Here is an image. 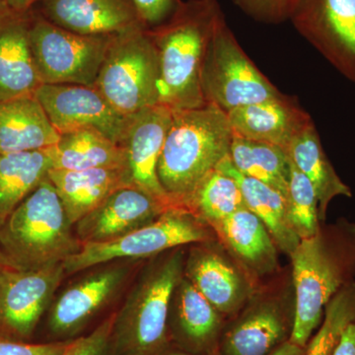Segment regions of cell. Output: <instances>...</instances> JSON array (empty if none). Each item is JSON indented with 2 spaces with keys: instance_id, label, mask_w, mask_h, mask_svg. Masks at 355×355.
Instances as JSON below:
<instances>
[{
  "instance_id": "ac0fdd59",
  "label": "cell",
  "mask_w": 355,
  "mask_h": 355,
  "mask_svg": "<svg viewBox=\"0 0 355 355\" xmlns=\"http://www.w3.org/2000/svg\"><path fill=\"white\" fill-rule=\"evenodd\" d=\"M31 10L0 20V101L34 95L42 85L30 42Z\"/></svg>"
},
{
  "instance_id": "e0dca14e",
  "label": "cell",
  "mask_w": 355,
  "mask_h": 355,
  "mask_svg": "<svg viewBox=\"0 0 355 355\" xmlns=\"http://www.w3.org/2000/svg\"><path fill=\"white\" fill-rule=\"evenodd\" d=\"M226 114L234 135L279 146L286 153L293 139L313 123L298 102L286 95Z\"/></svg>"
},
{
  "instance_id": "d4e9b609",
  "label": "cell",
  "mask_w": 355,
  "mask_h": 355,
  "mask_svg": "<svg viewBox=\"0 0 355 355\" xmlns=\"http://www.w3.org/2000/svg\"><path fill=\"white\" fill-rule=\"evenodd\" d=\"M217 169L237 182L246 209L263 222L275 245L291 256L300 239L294 232L287 216L286 197L263 182L237 171L229 156L222 161Z\"/></svg>"
},
{
  "instance_id": "9c48e42d",
  "label": "cell",
  "mask_w": 355,
  "mask_h": 355,
  "mask_svg": "<svg viewBox=\"0 0 355 355\" xmlns=\"http://www.w3.org/2000/svg\"><path fill=\"white\" fill-rule=\"evenodd\" d=\"M113 37L77 34L31 11L30 42L43 84L93 87Z\"/></svg>"
},
{
  "instance_id": "74e56055",
  "label": "cell",
  "mask_w": 355,
  "mask_h": 355,
  "mask_svg": "<svg viewBox=\"0 0 355 355\" xmlns=\"http://www.w3.org/2000/svg\"><path fill=\"white\" fill-rule=\"evenodd\" d=\"M305 350L306 347L295 345V343L288 340L268 355H304Z\"/></svg>"
},
{
  "instance_id": "9a60e30c",
  "label": "cell",
  "mask_w": 355,
  "mask_h": 355,
  "mask_svg": "<svg viewBox=\"0 0 355 355\" xmlns=\"http://www.w3.org/2000/svg\"><path fill=\"white\" fill-rule=\"evenodd\" d=\"M128 270L111 265L93 270L67 287L51 306L49 327L58 336L73 335L101 310L123 286Z\"/></svg>"
},
{
  "instance_id": "5b68a950",
  "label": "cell",
  "mask_w": 355,
  "mask_h": 355,
  "mask_svg": "<svg viewBox=\"0 0 355 355\" xmlns=\"http://www.w3.org/2000/svg\"><path fill=\"white\" fill-rule=\"evenodd\" d=\"M184 270L183 251L178 250L144 272L116 315L111 338L114 354H164L172 299Z\"/></svg>"
},
{
  "instance_id": "8992f818",
  "label": "cell",
  "mask_w": 355,
  "mask_h": 355,
  "mask_svg": "<svg viewBox=\"0 0 355 355\" xmlns=\"http://www.w3.org/2000/svg\"><path fill=\"white\" fill-rule=\"evenodd\" d=\"M160 62L146 26L114 35L93 87L125 116L159 104Z\"/></svg>"
},
{
  "instance_id": "52a82bcc",
  "label": "cell",
  "mask_w": 355,
  "mask_h": 355,
  "mask_svg": "<svg viewBox=\"0 0 355 355\" xmlns=\"http://www.w3.org/2000/svg\"><path fill=\"white\" fill-rule=\"evenodd\" d=\"M200 83L205 104L216 105L225 113L284 95L250 60L225 19L207 48Z\"/></svg>"
},
{
  "instance_id": "b9f144b4",
  "label": "cell",
  "mask_w": 355,
  "mask_h": 355,
  "mask_svg": "<svg viewBox=\"0 0 355 355\" xmlns=\"http://www.w3.org/2000/svg\"><path fill=\"white\" fill-rule=\"evenodd\" d=\"M162 355H193V354H187V352H168V354H166L164 352V354H163Z\"/></svg>"
},
{
  "instance_id": "7402d4cb",
  "label": "cell",
  "mask_w": 355,
  "mask_h": 355,
  "mask_svg": "<svg viewBox=\"0 0 355 355\" xmlns=\"http://www.w3.org/2000/svg\"><path fill=\"white\" fill-rule=\"evenodd\" d=\"M48 178L55 187L72 226L101 205L114 191L130 186L125 170L114 168L81 171L51 169Z\"/></svg>"
},
{
  "instance_id": "83f0119b",
  "label": "cell",
  "mask_w": 355,
  "mask_h": 355,
  "mask_svg": "<svg viewBox=\"0 0 355 355\" xmlns=\"http://www.w3.org/2000/svg\"><path fill=\"white\" fill-rule=\"evenodd\" d=\"M51 168L48 149L0 154V226L48 177Z\"/></svg>"
},
{
  "instance_id": "8d00e7d4",
  "label": "cell",
  "mask_w": 355,
  "mask_h": 355,
  "mask_svg": "<svg viewBox=\"0 0 355 355\" xmlns=\"http://www.w3.org/2000/svg\"><path fill=\"white\" fill-rule=\"evenodd\" d=\"M333 355H355V323L343 331Z\"/></svg>"
},
{
  "instance_id": "30bf717a",
  "label": "cell",
  "mask_w": 355,
  "mask_h": 355,
  "mask_svg": "<svg viewBox=\"0 0 355 355\" xmlns=\"http://www.w3.org/2000/svg\"><path fill=\"white\" fill-rule=\"evenodd\" d=\"M64 275V261L0 272V336L30 338Z\"/></svg>"
},
{
  "instance_id": "3957f363",
  "label": "cell",
  "mask_w": 355,
  "mask_h": 355,
  "mask_svg": "<svg viewBox=\"0 0 355 355\" xmlns=\"http://www.w3.org/2000/svg\"><path fill=\"white\" fill-rule=\"evenodd\" d=\"M233 135L227 114L216 105L173 111L157 174L175 205L184 207L198 184L228 157Z\"/></svg>"
},
{
  "instance_id": "d6986e66",
  "label": "cell",
  "mask_w": 355,
  "mask_h": 355,
  "mask_svg": "<svg viewBox=\"0 0 355 355\" xmlns=\"http://www.w3.org/2000/svg\"><path fill=\"white\" fill-rule=\"evenodd\" d=\"M293 319L277 302L247 310L221 336L220 355H268L291 338Z\"/></svg>"
},
{
  "instance_id": "7a4b0ae2",
  "label": "cell",
  "mask_w": 355,
  "mask_h": 355,
  "mask_svg": "<svg viewBox=\"0 0 355 355\" xmlns=\"http://www.w3.org/2000/svg\"><path fill=\"white\" fill-rule=\"evenodd\" d=\"M295 310L289 340L306 347L324 308L355 277V223L338 220L300 240L291 254Z\"/></svg>"
},
{
  "instance_id": "cb8c5ba5",
  "label": "cell",
  "mask_w": 355,
  "mask_h": 355,
  "mask_svg": "<svg viewBox=\"0 0 355 355\" xmlns=\"http://www.w3.org/2000/svg\"><path fill=\"white\" fill-rule=\"evenodd\" d=\"M286 153L312 184L319 202L321 222L326 220L327 210L334 198L352 197V189L343 183L327 157L314 121L293 139Z\"/></svg>"
},
{
  "instance_id": "1f68e13d",
  "label": "cell",
  "mask_w": 355,
  "mask_h": 355,
  "mask_svg": "<svg viewBox=\"0 0 355 355\" xmlns=\"http://www.w3.org/2000/svg\"><path fill=\"white\" fill-rule=\"evenodd\" d=\"M286 202L287 216L299 239L313 237L319 233L322 222L316 193L307 177L299 171L291 160Z\"/></svg>"
},
{
  "instance_id": "5bb4252c",
  "label": "cell",
  "mask_w": 355,
  "mask_h": 355,
  "mask_svg": "<svg viewBox=\"0 0 355 355\" xmlns=\"http://www.w3.org/2000/svg\"><path fill=\"white\" fill-rule=\"evenodd\" d=\"M168 209L135 187H121L77 222L76 236L83 244L111 241L155 221Z\"/></svg>"
},
{
  "instance_id": "ab89813d",
  "label": "cell",
  "mask_w": 355,
  "mask_h": 355,
  "mask_svg": "<svg viewBox=\"0 0 355 355\" xmlns=\"http://www.w3.org/2000/svg\"><path fill=\"white\" fill-rule=\"evenodd\" d=\"M12 13L9 6V0H0V20Z\"/></svg>"
},
{
  "instance_id": "6da1fadb",
  "label": "cell",
  "mask_w": 355,
  "mask_h": 355,
  "mask_svg": "<svg viewBox=\"0 0 355 355\" xmlns=\"http://www.w3.org/2000/svg\"><path fill=\"white\" fill-rule=\"evenodd\" d=\"M224 19L217 0H187L165 23L147 28L160 62L159 104L173 111L205 105L200 83L203 60Z\"/></svg>"
},
{
  "instance_id": "484cf974",
  "label": "cell",
  "mask_w": 355,
  "mask_h": 355,
  "mask_svg": "<svg viewBox=\"0 0 355 355\" xmlns=\"http://www.w3.org/2000/svg\"><path fill=\"white\" fill-rule=\"evenodd\" d=\"M214 228L250 270L265 275L277 268L275 243L263 222L249 209L238 210Z\"/></svg>"
},
{
  "instance_id": "e575fe53",
  "label": "cell",
  "mask_w": 355,
  "mask_h": 355,
  "mask_svg": "<svg viewBox=\"0 0 355 355\" xmlns=\"http://www.w3.org/2000/svg\"><path fill=\"white\" fill-rule=\"evenodd\" d=\"M132 2L142 24L150 29L171 18L182 0H132Z\"/></svg>"
},
{
  "instance_id": "d6a6232c",
  "label": "cell",
  "mask_w": 355,
  "mask_h": 355,
  "mask_svg": "<svg viewBox=\"0 0 355 355\" xmlns=\"http://www.w3.org/2000/svg\"><path fill=\"white\" fill-rule=\"evenodd\" d=\"M235 6L258 22L280 24L291 20L299 0H232Z\"/></svg>"
},
{
  "instance_id": "7c38bea8",
  "label": "cell",
  "mask_w": 355,
  "mask_h": 355,
  "mask_svg": "<svg viewBox=\"0 0 355 355\" xmlns=\"http://www.w3.org/2000/svg\"><path fill=\"white\" fill-rule=\"evenodd\" d=\"M34 95L60 135L93 128L120 146L128 116L119 113L95 87L42 84Z\"/></svg>"
},
{
  "instance_id": "4dcf8cb0",
  "label": "cell",
  "mask_w": 355,
  "mask_h": 355,
  "mask_svg": "<svg viewBox=\"0 0 355 355\" xmlns=\"http://www.w3.org/2000/svg\"><path fill=\"white\" fill-rule=\"evenodd\" d=\"M355 323V282L338 291L324 308L316 335L306 345L304 355H333L343 331Z\"/></svg>"
},
{
  "instance_id": "ffe728a7",
  "label": "cell",
  "mask_w": 355,
  "mask_h": 355,
  "mask_svg": "<svg viewBox=\"0 0 355 355\" xmlns=\"http://www.w3.org/2000/svg\"><path fill=\"white\" fill-rule=\"evenodd\" d=\"M184 275L221 314H233L249 296V286L241 272L211 250H193L184 263Z\"/></svg>"
},
{
  "instance_id": "277c9868",
  "label": "cell",
  "mask_w": 355,
  "mask_h": 355,
  "mask_svg": "<svg viewBox=\"0 0 355 355\" xmlns=\"http://www.w3.org/2000/svg\"><path fill=\"white\" fill-rule=\"evenodd\" d=\"M49 178L0 226V248L14 268L62 263L83 247Z\"/></svg>"
},
{
  "instance_id": "8fae6325",
  "label": "cell",
  "mask_w": 355,
  "mask_h": 355,
  "mask_svg": "<svg viewBox=\"0 0 355 355\" xmlns=\"http://www.w3.org/2000/svg\"><path fill=\"white\" fill-rule=\"evenodd\" d=\"M289 21L338 71L355 83V0H299Z\"/></svg>"
},
{
  "instance_id": "44dd1931",
  "label": "cell",
  "mask_w": 355,
  "mask_h": 355,
  "mask_svg": "<svg viewBox=\"0 0 355 355\" xmlns=\"http://www.w3.org/2000/svg\"><path fill=\"white\" fill-rule=\"evenodd\" d=\"M58 139L35 95L0 101V154L46 150Z\"/></svg>"
},
{
  "instance_id": "836d02e7",
  "label": "cell",
  "mask_w": 355,
  "mask_h": 355,
  "mask_svg": "<svg viewBox=\"0 0 355 355\" xmlns=\"http://www.w3.org/2000/svg\"><path fill=\"white\" fill-rule=\"evenodd\" d=\"M116 315H112L88 336L71 340L62 355H108Z\"/></svg>"
},
{
  "instance_id": "603a6c76",
  "label": "cell",
  "mask_w": 355,
  "mask_h": 355,
  "mask_svg": "<svg viewBox=\"0 0 355 355\" xmlns=\"http://www.w3.org/2000/svg\"><path fill=\"white\" fill-rule=\"evenodd\" d=\"M175 336L191 352L210 354L220 342L222 314L183 277L176 291Z\"/></svg>"
},
{
  "instance_id": "2e32d148",
  "label": "cell",
  "mask_w": 355,
  "mask_h": 355,
  "mask_svg": "<svg viewBox=\"0 0 355 355\" xmlns=\"http://www.w3.org/2000/svg\"><path fill=\"white\" fill-rule=\"evenodd\" d=\"M38 12L69 31L111 36L144 26L132 0H41Z\"/></svg>"
},
{
  "instance_id": "f35d334b",
  "label": "cell",
  "mask_w": 355,
  "mask_h": 355,
  "mask_svg": "<svg viewBox=\"0 0 355 355\" xmlns=\"http://www.w3.org/2000/svg\"><path fill=\"white\" fill-rule=\"evenodd\" d=\"M41 0H9V6L13 13H27Z\"/></svg>"
},
{
  "instance_id": "f546056e",
  "label": "cell",
  "mask_w": 355,
  "mask_h": 355,
  "mask_svg": "<svg viewBox=\"0 0 355 355\" xmlns=\"http://www.w3.org/2000/svg\"><path fill=\"white\" fill-rule=\"evenodd\" d=\"M184 207L212 227L238 210L246 209L239 184L218 169L203 179Z\"/></svg>"
},
{
  "instance_id": "ba28073f",
  "label": "cell",
  "mask_w": 355,
  "mask_h": 355,
  "mask_svg": "<svg viewBox=\"0 0 355 355\" xmlns=\"http://www.w3.org/2000/svg\"><path fill=\"white\" fill-rule=\"evenodd\" d=\"M209 240V231L200 218L186 207H172L155 221L116 239L83 244L79 252L64 261L65 275L116 260L148 258L174 248Z\"/></svg>"
},
{
  "instance_id": "4316f807",
  "label": "cell",
  "mask_w": 355,
  "mask_h": 355,
  "mask_svg": "<svg viewBox=\"0 0 355 355\" xmlns=\"http://www.w3.org/2000/svg\"><path fill=\"white\" fill-rule=\"evenodd\" d=\"M51 169L81 170L114 168L125 170L123 147L93 128H79L60 133L55 146L48 148Z\"/></svg>"
},
{
  "instance_id": "60d3db41",
  "label": "cell",
  "mask_w": 355,
  "mask_h": 355,
  "mask_svg": "<svg viewBox=\"0 0 355 355\" xmlns=\"http://www.w3.org/2000/svg\"><path fill=\"white\" fill-rule=\"evenodd\" d=\"M8 268H14L11 263H9L8 260L6 257V254L2 252L1 248H0V272L3 270H8Z\"/></svg>"
},
{
  "instance_id": "4fadbf2b",
  "label": "cell",
  "mask_w": 355,
  "mask_h": 355,
  "mask_svg": "<svg viewBox=\"0 0 355 355\" xmlns=\"http://www.w3.org/2000/svg\"><path fill=\"white\" fill-rule=\"evenodd\" d=\"M173 120V110L157 104L128 116L120 146L125 153V174L130 186L144 191L166 207L173 202L157 174L159 158Z\"/></svg>"
},
{
  "instance_id": "f1b7e54d",
  "label": "cell",
  "mask_w": 355,
  "mask_h": 355,
  "mask_svg": "<svg viewBox=\"0 0 355 355\" xmlns=\"http://www.w3.org/2000/svg\"><path fill=\"white\" fill-rule=\"evenodd\" d=\"M229 158L237 171L263 182L286 197L291 160L284 149L233 135Z\"/></svg>"
},
{
  "instance_id": "d590c367",
  "label": "cell",
  "mask_w": 355,
  "mask_h": 355,
  "mask_svg": "<svg viewBox=\"0 0 355 355\" xmlns=\"http://www.w3.org/2000/svg\"><path fill=\"white\" fill-rule=\"evenodd\" d=\"M70 343H29L0 336V355H62Z\"/></svg>"
}]
</instances>
